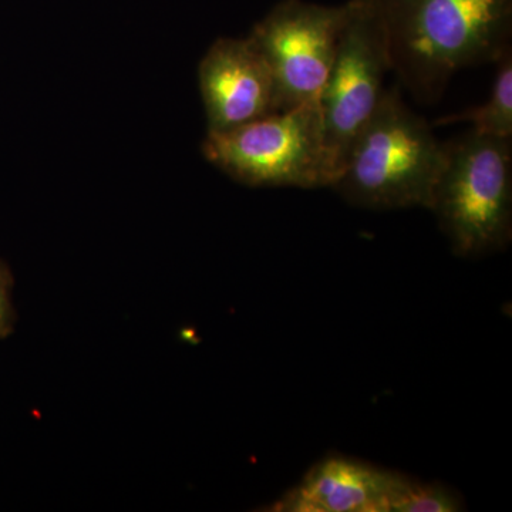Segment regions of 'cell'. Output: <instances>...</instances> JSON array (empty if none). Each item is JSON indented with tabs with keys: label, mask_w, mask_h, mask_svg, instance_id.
<instances>
[{
	"label": "cell",
	"mask_w": 512,
	"mask_h": 512,
	"mask_svg": "<svg viewBox=\"0 0 512 512\" xmlns=\"http://www.w3.org/2000/svg\"><path fill=\"white\" fill-rule=\"evenodd\" d=\"M348 3L328 80L319 97L326 143L339 173L353 140L375 113L384 80L392 72L379 0Z\"/></svg>",
	"instance_id": "5b68a950"
},
{
	"label": "cell",
	"mask_w": 512,
	"mask_h": 512,
	"mask_svg": "<svg viewBox=\"0 0 512 512\" xmlns=\"http://www.w3.org/2000/svg\"><path fill=\"white\" fill-rule=\"evenodd\" d=\"M447 144L404 104L399 86L384 90L345 158L333 190L367 210H430Z\"/></svg>",
	"instance_id": "7a4b0ae2"
},
{
	"label": "cell",
	"mask_w": 512,
	"mask_h": 512,
	"mask_svg": "<svg viewBox=\"0 0 512 512\" xmlns=\"http://www.w3.org/2000/svg\"><path fill=\"white\" fill-rule=\"evenodd\" d=\"M348 10L349 3L322 6L286 0L252 30L248 37L274 76L278 111L319 100Z\"/></svg>",
	"instance_id": "8992f818"
},
{
	"label": "cell",
	"mask_w": 512,
	"mask_h": 512,
	"mask_svg": "<svg viewBox=\"0 0 512 512\" xmlns=\"http://www.w3.org/2000/svg\"><path fill=\"white\" fill-rule=\"evenodd\" d=\"M490 97L481 106L463 113L446 116L437 120L434 126H447L454 123H470L474 133L483 136L512 138V53H505L498 60Z\"/></svg>",
	"instance_id": "9c48e42d"
},
{
	"label": "cell",
	"mask_w": 512,
	"mask_h": 512,
	"mask_svg": "<svg viewBox=\"0 0 512 512\" xmlns=\"http://www.w3.org/2000/svg\"><path fill=\"white\" fill-rule=\"evenodd\" d=\"M464 510L460 495L441 484H427L403 476L392 512H457Z\"/></svg>",
	"instance_id": "30bf717a"
},
{
	"label": "cell",
	"mask_w": 512,
	"mask_h": 512,
	"mask_svg": "<svg viewBox=\"0 0 512 512\" xmlns=\"http://www.w3.org/2000/svg\"><path fill=\"white\" fill-rule=\"evenodd\" d=\"M202 153L251 187L332 188L339 174L326 143L319 100L232 130L208 131Z\"/></svg>",
	"instance_id": "277c9868"
},
{
	"label": "cell",
	"mask_w": 512,
	"mask_h": 512,
	"mask_svg": "<svg viewBox=\"0 0 512 512\" xmlns=\"http://www.w3.org/2000/svg\"><path fill=\"white\" fill-rule=\"evenodd\" d=\"M403 474L332 456L268 508L274 512H392Z\"/></svg>",
	"instance_id": "ba28073f"
},
{
	"label": "cell",
	"mask_w": 512,
	"mask_h": 512,
	"mask_svg": "<svg viewBox=\"0 0 512 512\" xmlns=\"http://www.w3.org/2000/svg\"><path fill=\"white\" fill-rule=\"evenodd\" d=\"M198 80L210 133L278 111L271 67L249 37L218 39L202 57Z\"/></svg>",
	"instance_id": "52a82bcc"
},
{
	"label": "cell",
	"mask_w": 512,
	"mask_h": 512,
	"mask_svg": "<svg viewBox=\"0 0 512 512\" xmlns=\"http://www.w3.org/2000/svg\"><path fill=\"white\" fill-rule=\"evenodd\" d=\"M13 278L5 262L0 261V338H5L12 330L13 311L10 303V289Z\"/></svg>",
	"instance_id": "8fae6325"
},
{
	"label": "cell",
	"mask_w": 512,
	"mask_h": 512,
	"mask_svg": "<svg viewBox=\"0 0 512 512\" xmlns=\"http://www.w3.org/2000/svg\"><path fill=\"white\" fill-rule=\"evenodd\" d=\"M392 72L416 99H439L467 67L511 50L512 0H379Z\"/></svg>",
	"instance_id": "6da1fadb"
},
{
	"label": "cell",
	"mask_w": 512,
	"mask_h": 512,
	"mask_svg": "<svg viewBox=\"0 0 512 512\" xmlns=\"http://www.w3.org/2000/svg\"><path fill=\"white\" fill-rule=\"evenodd\" d=\"M430 211L460 258L507 248L512 239V138L470 131L447 144Z\"/></svg>",
	"instance_id": "3957f363"
}]
</instances>
